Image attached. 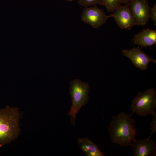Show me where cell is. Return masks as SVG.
I'll use <instances>...</instances> for the list:
<instances>
[{
    "label": "cell",
    "instance_id": "obj_2",
    "mask_svg": "<svg viewBox=\"0 0 156 156\" xmlns=\"http://www.w3.org/2000/svg\"><path fill=\"white\" fill-rule=\"evenodd\" d=\"M20 114L17 108L7 106L0 109V147L15 139L20 129Z\"/></svg>",
    "mask_w": 156,
    "mask_h": 156
},
{
    "label": "cell",
    "instance_id": "obj_9",
    "mask_svg": "<svg viewBox=\"0 0 156 156\" xmlns=\"http://www.w3.org/2000/svg\"><path fill=\"white\" fill-rule=\"evenodd\" d=\"M130 146L134 156L156 155V143L148 138L140 140L134 139Z\"/></svg>",
    "mask_w": 156,
    "mask_h": 156
},
{
    "label": "cell",
    "instance_id": "obj_5",
    "mask_svg": "<svg viewBox=\"0 0 156 156\" xmlns=\"http://www.w3.org/2000/svg\"><path fill=\"white\" fill-rule=\"evenodd\" d=\"M111 17V15H107L103 10L95 5L92 7H85L81 13V19L94 28H98L104 24Z\"/></svg>",
    "mask_w": 156,
    "mask_h": 156
},
{
    "label": "cell",
    "instance_id": "obj_12",
    "mask_svg": "<svg viewBox=\"0 0 156 156\" xmlns=\"http://www.w3.org/2000/svg\"><path fill=\"white\" fill-rule=\"evenodd\" d=\"M101 5L106 8L109 12H114L120 5V0H102Z\"/></svg>",
    "mask_w": 156,
    "mask_h": 156
},
{
    "label": "cell",
    "instance_id": "obj_3",
    "mask_svg": "<svg viewBox=\"0 0 156 156\" xmlns=\"http://www.w3.org/2000/svg\"><path fill=\"white\" fill-rule=\"evenodd\" d=\"M69 92L72 104L68 114L70 117L71 123L74 126L77 114L88 101L90 86L86 82H82L79 79H75L71 82Z\"/></svg>",
    "mask_w": 156,
    "mask_h": 156
},
{
    "label": "cell",
    "instance_id": "obj_13",
    "mask_svg": "<svg viewBox=\"0 0 156 156\" xmlns=\"http://www.w3.org/2000/svg\"><path fill=\"white\" fill-rule=\"evenodd\" d=\"M102 0H78V3L85 7L90 5H95L99 4L101 5Z\"/></svg>",
    "mask_w": 156,
    "mask_h": 156
},
{
    "label": "cell",
    "instance_id": "obj_16",
    "mask_svg": "<svg viewBox=\"0 0 156 156\" xmlns=\"http://www.w3.org/2000/svg\"><path fill=\"white\" fill-rule=\"evenodd\" d=\"M131 0H120L121 4H126L130 2Z\"/></svg>",
    "mask_w": 156,
    "mask_h": 156
},
{
    "label": "cell",
    "instance_id": "obj_8",
    "mask_svg": "<svg viewBox=\"0 0 156 156\" xmlns=\"http://www.w3.org/2000/svg\"><path fill=\"white\" fill-rule=\"evenodd\" d=\"M122 52L124 56L131 60L132 63L136 67L142 70L147 69L149 62L156 63L155 59L150 57L138 48L133 47L129 49H123Z\"/></svg>",
    "mask_w": 156,
    "mask_h": 156
},
{
    "label": "cell",
    "instance_id": "obj_17",
    "mask_svg": "<svg viewBox=\"0 0 156 156\" xmlns=\"http://www.w3.org/2000/svg\"><path fill=\"white\" fill-rule=\"evenodd\" d=\"M64 0L68 1H74V0Z\"/></svg>",
    "mask_w": 156,
    "mask_h": 156
},
{
    "label": "cell",
    "instance_id": "obj_6",
    "mask_svg": "<svg viewBox=\"0 0 156 156\" xmlns=\"http://www.w3.org/2000/svg\"><path fill=\"white\" fill-rule=\"evenodd\" d=\"M129 7L134 18L135 25H146L150 18L151 9L147 0H131Z\"/></svg>",
    "mask_w": 156,
    "mask_h": 156
},
{
    "label": "cell",
    "instance_id": "obj_15",
    "mask_svg": "<svg viewBox=\"0 0 156 156\" xmlns=\"http://www.w3.org/2000/svg\"><path fill=\"white\" fill-rule=\"evenodd\" d=\"M150 17L153 21L154 25H156V3H155L151 8Z\"/></svg>",
    "mask_w": 156,
    "mask_h": 156
},
{
    "label": "cell",
    "instance_id": "obj_14",
    "mask_svg": "<svg viewBox=\"0 0 156 156\" xmlns=\"http://www.w3.org/2000/svg\"><path fill=\"white\" fill-rule=\"evenodd\" d=\"M153 118L151 122L150 123L151 127L149 128L151 130V133L148 137L150 138L151 135L156 132V113L154 112L152 114Z\"/></svg>",
    "mask_w": 156,
    "mask_h": 156
},
{
    "label": "cell",
    "instance_id": "obj_7",
    "mask_svg": "<svg viewBox=\"0 0 156 156\" xmlns=\"http://www.w3.org/2000/svg\"><path fill=\"white\" fill-rule=\"evenodd\" d=\"M129 3L121 5L111 15L121 29L130 30L135 25V21L129 7Z\"/></svg>",
    "mask_w": 156,
    "mask_h": 156
},
{
    "label": "cell",
    "instance_id": "obj_11",
    "mask_svg": "<svg viewBox=\"0 0 156 156\" xmlns=\"http://www.w3.org/2000/svg\"><path fill=\"white\" fill-rule=\"evenodd\" d=\"M78 144L87 156H104L98 145L87 137L79 138Z\"/></svg>",
    "mask_w": 156,
    "mask_h": 156
},
{
    "label": "cell",
    "instance_id": "obj_4",
    "mask_svg": "<svg viewBox=\"0 0 156 156\" xmlns=\"http://www.w3.org/2000/svg\"><path fill=\"white\" fill-rule=\"evenodd\" d=\"M156 107V91L154 88H149L144 92H139L132 100L131 114L135 113L144 117L152 115L155 112Z\"/></svg>",
    "mask_w": 156,
    "mask_h": 156
},
{
    "label": "cell",
    "instance_id": "obj_1",
    "mask_svg": "<svg viewBox=\"0 0 156 156\" xmlns=\"http://www.w3.org/2000/svg\"><path fill=\"white\" fill-rule=\"evenodd\" d=\"M131 115L121 112L112 117L108 129L112 142L123 146H130L136 135L135 120Z\"/></svg>",
    "mask_w": 156,
    "mask_h": 156
},
{
    "label": "cell",
    "instance_id": "obj_10",
    "mask_svg": "<svg viewBox=\"0 0 156 156\" xmlns=\"http://www.w3.org/2000/svg\"><path fill=\"white\" fill-rule=\"evenodd\" d=\"M135 44L146 47L156 44V30L144 29L135 34L133 39Z\"/></svg>",
    "mask_w": 156,
    "mask_h": 156
}]
</instances>
